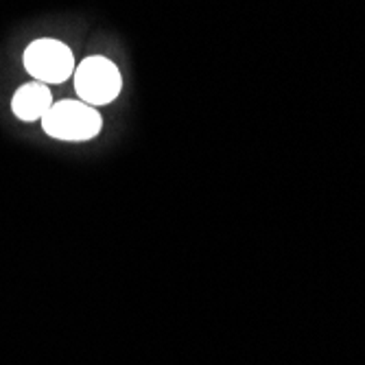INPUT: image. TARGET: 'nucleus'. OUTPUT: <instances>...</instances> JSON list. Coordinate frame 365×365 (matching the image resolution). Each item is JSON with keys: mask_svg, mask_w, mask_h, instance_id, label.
<instances>
[{"mask_svg": "<svg viewBox=\"0 0 365 365\" xmlns=\"http://www.w3.org/2000/svg\"><path fill=\"white\" fill-rule=\"evenodd\" d=\"M42 129L55 140L88 143L103 129V116L81 98H63L48 108L42 116Z\"/></svg>", "mask_w": 365, "mask_h": 365, "instance_id": "1", "label": "nucleus"}, {"mask_svg": "<svg viewBox=\"0 0 365 365\" xmlns=\"http://www.w3.org/2000/svg\"><path fill=\"white\" fill-rule=\"evenodd\" d=\"M75 92L83 103L92 108H101L114 103L120 90H123V75L118 66L103 57V55H90L77 63L73 73Z\"/></svg>", "mask_w": 365, "mask_h": 365, "instance_id": "2", "label": "nucleus"}, {"mask_svg": "<svg viewBox=\"0 0 365 365\" xmlns=\"http://www.w3.org/2000/svg\"><path fill=\"white\" fill-rule=\"evenodd\" d=\"M24 71L42 83H63L68 81L77 68L75 55L68 44L53 38L33 40L22 55Z\"/></svg>", "mask_w": 365, "mask_h": 365, "instance_id": "3", "label": "nucleus"}, {"mask_svg": "<svg viewBox=\"0 0 365 365\" xmlns=\"http://www.w3.org/2000/svg\"><path fill=\"white\" fill-rule=\"evenodd\" d=\"M51 106H53L51 88L36 79L20 86L11 96V112L16 114V118L24 123L42 120V116L48 112Z\"/></svg>", "mask_w": 365, "mask_h": 365, "instance_id": "4", "label": "nucleus"}]
</instances>
